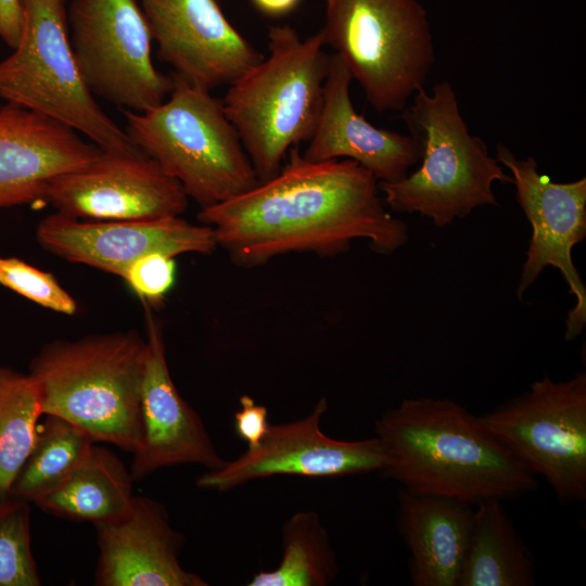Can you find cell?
<instances>
[{
  "label": "cell",
  "mask_w": 586,
  "mask_h": 586,
  "mask_svg": "<svg viewBox=\"0 0 586 586\" xmlns=\"http://www.w3.org/2000/svg\"><path fill=\"white\" fill-rule=\"evenodd\" d=\"M379 181L358 163L309 161L293 146L273 177L227 201L202 207L198 220L241 267L289 253L336 255L357 239L379 254L408 240L406 224L391 215Z\"/></svg>",
  "instance_id": "cell-1"
},
{
  "label": "cell",
  "mask_w": 586,
  "mask_h": 586,
  "mask_svg": "<svg viewBox=\"0 0 586 586\" xmlns=\"http://www.w3.org/2000/svg\"><path fill=\"white\" fill-rule=\"evenodd\" d=\"M374 429L390 456L384 475L407 491L475 506L537 488L536 475L480 417L451 399L405 398Z\"/></svg>",
  "instance_id": "cell-2"
},
{
  "label": "cell",
  "mask_w": 586,
  "mask_h": 586,
  "mask_svg": "<svg viewBox=\"0 0 586 586\" xmlns=\"http://www.w3.org/2000/svg\"><path fill=\"white\" fill-rule=\"evenodd\" d=\"M146 340L135 331L53 341L29 364L42 415L59 416L136 454L143 442L141 391Z\"/></svg>",
  "instance_id": "cell-3"
},
{
  "label": "cell",
  "mask_w": 586,
  "mask_h": 586,
  "mask_svg": "<svg viewBox=\"0 0 586 586\" xmlns=\"http://www.w3.org/2000/svg\"><path fill=\"white\" fill-rule=\"evenodd\" d=\"M324 47L321 30L301 38L290 25L270 26L268 55L228 86L222 107L259 182L315 130L330 61Z\"/></svg>",
  "instance_id": "cell-4"
},
{
  "label": "cell",
  "mask_w": 586,
  "mask_h": 586,
  "mask_svg": "<svg viewBox=\"0 0 586 586\" xmlns=\"http://www.w3.org/2000/svg\"><path fill=\"white\" fill-rule=\"evenodd\" d=\"M402 118L422 144L419 168L394 182H379L383 202L396 213H419L436 227L484 205L498 206L493 183H512L485 142L469 131L450 82L424 88Z\"/></svg>",
  "instance_id": "cell-5"
},
{
  "label": "cell",
  "mask_w": 586,
  "mask_h": 586,
  "mask_svg": "<svg viewBox=\"0 0 586 586\" xmlns=\"http://www.w3.org/2000/svg\"><path fill=\"white\" fill-rule=\"evenodd\" d=\"M173 78V90L160 105L141 113L123 110L131 141L201 208L255 187L259 180L221 101Z\"/></svg>",
  "instance_id": "cell-6"
},
{
  "label": "cell",
  "mask_w": 586,
  "mask_h": 586,
  "mask_svg": "<svg viewBox=\"0 0 586 586\" xmlns=\"http://www.w3.org/2000/svg\"><path fill=\"white\" fill-rule=\"evenodd\" d=\"M321 31L379 113L403 111L435 62L418 0H324Z\"/></svg>",
  "instance_id": "cell-7"
},
{
  "label": "cell",
  "mask_w": 586,
  "mask_h": 586,
  "mask_svg": "<svg viewBox=\"0 0 586 586\" xmlns=\"http://www.w3.org/2000/svg\"><path fill=\"white\" fill-rule=\"evenodd\" d=\"M22 1L21 39L0 61V99L85 135L103 151L141 152L86 85L69 42L65 0Z\"/></svg>",
  "instance_id": "cell-8"
},
{
  "label": "cell",
  "mask_w": 586,
  "mask_h": 586,
  "mask_svg": "<svg viewBox=\"0 0 586 586\" xmlns=\"http://www.w3.org/2000/svg\"><path fill=\"white\" fill-rule=\"evenodd\" d=\"M480 419L559 498H586L585 372L558 382L545 375Z\"/></svg>",
  "instance_id": "cell-9"
},
{
  "label": "cell",
  "mask_w": 586,
  "mask_h": 586,
  "mask_svg": "<svg viewBox=\"0 0 586 586\" xmlns=\"http://www.w3.org/2000/svg\"><path fill=\"white\" fill-rule=\"evenodd\" d=\"M69 42L93 95L137 113L164 102L174 78L156 69L152 34L139 0H73Z\"/></svg>",
  "instance_id": "cell-10"
},
{
  "label": "cell",
  "mask_w": 586,
  "mask_h": 586,
  "mask_svg": "<svg viewBox=\"0 0 586 586\" xmlns=\"http://www.w3.org/2000/svg\"><path fill=\"white\" fill-rule=\"evenodd\" d=\"M496 158L511 173L517 200L532 226L518 297L545 267L559 269L575 296L565 320V340H574L586 326V286L572 258L573 247L586 237V178L555 182L539 173L532 156L518 158L504 143L497 144Z\"/></svg>",
  "instance_id": "cell-11"
},
{
  "label": "cell",
  "mask_w": 586,
  "mask_h": 586,
  "mask_svg": "<svg viewBox=\"0 0 586 586\" xmlns=\"http://www.w3.org/2000/svg\"><path fill=\"white\" fill-rule=\"evenodd\" d=\"M327 409V400L320 399L304 419L269 424L257 448L247 449L235 460L202 474L196 486L224 492L281 474L337 477L383 472L390 464V456L382 442L377 436L351 442L327 436L320 429Z\"/></svg>",
  "instance_id": "cell-12"
},
{
  "label": "cell",
  "mask_w": 586,
  "mask_h": 586,
  "mask_svg": "<svg viewBox=\"0 0 586 586\" xmlns=\"http://www.w3.org/2000/svg\"><path fill=\"white\" fill-rule=\"evenodd\" d=\"M56 213L86 220H148L180 216L181 184L142 152L101 151L91 162L55 177L46 196Z\"/></svg>",
  "instance_id": "cell-13"
},
{
  "label": "cell",
  "mask_w": 586,
  "mask_h": 586,
  "mask_svg": "<svg viewBox=\"0 0 586 586\" xmlns=\"http://www.w3.org/2000/svg\"><path fill=\"white\" fill-rule=\"evenodd\" d=\"M174 75L207 91L230 86L258 64L259 52L227 18L219 0H139Z\"/></svg>",
  "instance_id": "cell-14"
},
{
  "label": "cell",
  "mask_w": 586,
  "mask_h": 586,
  "mask_svg": "<svg viewBox=\"0 0 586 586\" xmlns=\"http://www.w3.org/2000/svg\"><path fill=\"white\" fill-rule=\"evenodd\" d=\"M38 243L67 262L123 278L139 258L160 253L211 254L218 246L213 229L180 216L148 220H86L54 213L36 229Z\"/></svg>",
  "instance_id": "cell-15"
},
{
  "label": "cell",
  "mask_w": 586,
  "mask_h": 586,
  "mask_svg": "<svg viewBox=\"0 0 586 586\" xmlns=\"http://www.w3.org/2000/svg\"><path fill=\"white\" fill-rule=\"evenodd\" d=\"M146 362L141 391L143 442L133 454L130 474L139 481L170 466L196 463L215 470L225 464L198 412L180 396L169 373L161 321L144 305Z\"/></svg>",
  "instance_id": "cell-16"
},
{
  "label": "cell",
  "mask_w": 586,
  "mask_h": 586,
  "mask_svg": "<svg viewBox=\"0 0 586 586\" xmlns=\"http://www.w3.org/2000/svg\"><path fill=\"white\" fill-rule=\"evenodd\" d=\"M352 81L340 56L330 54L320 114L302 155L316 162L354 161L379 182L405 178L421 160V141L411 133L377 127L358 114L351 98Z\"/></svg>",
  "instance_id": "cell-17"
},
{
  "label": "cell",
  "mask_w": 586,
  "mask_h": 586,
  "mask_svg": "<svg viewBox=\"0 0 586 586\" xmlns=\"http://www.w3.org/2000/svg\"><path fill=\"white\" fill-rule=\"evenodd\" d=\"M98 586H206L179 561L184 538L169 523L165 507L136 496L130 511L97 523Z\"/></svg>",
  "instance_id": "cell-18"
},
{
  "label": "cell",
  "mask_w": 586,
  "mask_h": 586,
  "mask_svg": "<svg viewBox=\"0 0 586 586\" xmlns=\"http://www.w3.org/2000/svg\"><path fill=\"white\" fill-rule=\"evenodd\" d=\"M101 151L74 129L5 103L0 106V208L44 198L55 177L86 165Z\"/></svg>",
  "instance_id": "cell-19"
},
{
  "label": "cell",
  "mask_w": 586,
  "mask_h": 586,
  "mask_svg": "<svg viewBox=\"0 0 586 586\" xmlns=\"http://www.w3.org/2000/svg\"><path fill=\"white\" fill-rule=\"evenodd\" d=\"M472 505L399 492L398 528L409 550L415 586H458L473 527Z\"/></svg>",
  "instance_id": "cell-20"
},
{
  "label": "cell",
  "mask_w": 586,
  "mask_h": 586,
  "mask_svg": "<svg viewBox=\"0 0 586 586\" xmlns=\"http://www.w3.org/2000/svg\"><path fill=\"white\" fill-rule=\"evenodd\" d=\"M132 482L130 470L116 455L93 444L79 467L34 504L47 513L73 521H114L131 509Z\"/></svg>",
  "instance_id": "cell-21"
},
{
  "label": "cell",
  "mask_w": 586,
  "mask_h": 586,
  "mask_svg": "<svg viewBox=\"0 0 586 586\" xmlns=\"http://www.w3.org/2000/svg\"><path fill=\"white\" fill-rule=\"evenodd\" d=\"M458 586H532L535 571L525 544L500 499L475 505Z\"/></svg>",
  "instance_id": "cell-22"
},
{
  "label": "cell",
  "mask_w": 586,
  "mask_h": 586,
  "mask_svg": "<svg viewBox=\"0 0 586 586\" xmlns=\"http://www.w3.org/2000/svg\"><path fill=\"white\" fill-rule=\"evenodd\" d=\"M38 426L34 446L14 479L10 497L34 502L62 484L85 460L94 441L55 415Z\"/></svg>",
  "instance_id": "cell-23"
},
{
  "label": "cell",
  "mask_w": 586,
  "mask_h": 586,
  "mask_svg": "<svg viewBox=\"0 0 586 586\" xmlns=\"http://www.w3.org/2000/svg\"><path fill=\"white\" fill-rule=\"evenodd\" d=\"M282 559L271 571L256 573L250 586H327L339 574L335 552L319 515L293 514L282 530Z\"/></svg>",
  "instance_id": "cell-24"
},
{
  "label": "cell",
  "mask_w": 586,
  "mask_h": 586,
  "mask_svg": "<svg viewBox=\"0 0 586 586\" xmlns=\"http://www.w3.org/2000/svg\"><path fill=\"white\" fill-rule=\"evenodd\" d=\"M42 416L36 384L27 373L0 367V502L29 455Z\"/></svg>",
  "instance_id": "cell-25"
},
{
  "label": "cell",
  "mask_w": 586,
  "mask_h": 586,
  "mask_svg": "<svg viewBox=\"0 0 586 586\" xmlns=\"http://www.w3.org/2000/svg\"><path fill=\"white\" fill-rule=\"evenodd\" d=\"M29 502L10 497L0 502V586H39L30 544Z\"/></svg>",
  "instance_id": "cell-26"
},
{
  "label": "cell",
  "mask_w": 586,
  "mask_h": 586,
  "mask_svg": "<svg viewBox=\"0 0 586 586\" xmlns=\"http://www.w3.org/2000/svg\"><path fill=\"white\" fill-rule=\"evenodd\" d=\"M0 284L55 313L73 316L77 311L75 298L52 273L17 257L0 256Z\"/></svg>",
  "instance_id": "cell-27"
},
{
  "label": "cell",
  "mask_w": 586,
  "mask_h": 586,
  "mask_svg": "<svg viewBox=\"0 0 586 586\" xmlns=\"http://www.w3.org/2000/svg\"><path fill=\"white\" fill-rule=\"evenodd\" d=\"M143 305H160L176 281L175 258L153 253L137 259L123 277Z\"/></svg>",
  "instance_id": "cell-28"
},
{
  "label": "cell",
  "mask_w": 586,
  "mask_h": 586,
  "mask_svg": "<svg viewBox=\"0 0 586 586\" xmlns=\"http://www.w3.org/2000/svg\"><path fill=\"white\" fill-rule=\"evenodd\" d=\"M240 409L234 415L237 434L247 443V449L257 448L267 434L268 409L257 405L249 395L240 397Z\"/></svg>",
  "instance_id": "cell-29"
},
{
  "label": "cell",
  "mask_w": 586,
  "mask_h": 586,
  "mask_svg": "<svg viewBox=\"0 0 586 586\" xmlns=\"http://www.w3.org/2000/svg\"><path fill=\"white\" fill-rule=\"evenodd\" d=\"M24 7L22 0H0V38L14 49L22 36Z\"/></svg>",
  "instance_id": "cell-30"
},
{
  "label": "cell",
  "mask_w": 586,
  "mask_h": 586,
  "mask_svg": "<svg viewBox=\"0 0 586 586\" xmlns=\"http://www.w3.org/2000/svg\"><path fill=\"white\" fill-rule=\"evenodd\" d=\"M260 13L267 16H283L294 11L301 0H251Z\"/></svg>",
  "instance_id": "cell-31"
}]
</instances>
